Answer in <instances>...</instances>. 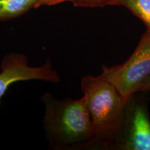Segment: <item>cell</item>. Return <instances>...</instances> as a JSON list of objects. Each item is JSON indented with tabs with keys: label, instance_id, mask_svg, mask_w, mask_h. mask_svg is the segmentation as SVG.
Segmentation results:
<instances>
[{
	"label": "cell",
	"instance_id": "cell-1",
	"mask_svg": "<svg viewBox=\"0 0 150 150\" xmlns=\"http://www.w3.org/2000/svg\"><path fill=\"white\" fill-rule=\"evenodd\" d=\"M41 99L45 106L44 128L54 146L70 147L94 141L93 122L85 97L58 100L47 93Z\"/></svg>",
	"mask_w": 150,
	"mask_h": 150
},
{
	"label": "cell",
	"instance_id": "cell-2",
	"mask_svg": "<svg viewBox=\"0 0 150 150\" xmlns=\"http://www.w3.org/2000/svg\"><path fill=\"white\" fill-rule=\"evenodd\" d=\"M81 86L93 122L94 141L115 140L125 122L127 103L102 74L83 76Z\"/></svg>",
	"mask_w": 150,
	"mask_h": 150
},
{
	"label": "cell",
	"instance_id": "cell-3",
	"mask_svg": "<svg viewBox=\"0 0 150 150\" xmlns=\"http://www.w3.org/2000/svg\"><path fill=\"white\" fill-rule=\"evenodd\" d=\"M102 74L128 102L150 76V33L145 31L134 53L122 64L103 65Z\"/></svg>",
	"mask_w": 150,
	"mask_h": 150
},
{
	"label": "cell",
	"instance_id": "cell-4",
	"mask_svg": "<svg viewBox=\"0 0 150 150\" xmlns=\"http://www.w3.org/2000/svg\"><path fill=\"white\" fill-rule=\"evenodd\" d=\"M31 80L59 83L60 76L50 60L41 66L31 67L24 54L11 53L4 56L1 60L0 72V105L1 99L11 84Z\"/></svg>",
	"mask_w": 150,
	"mask_h": 150
},
{
	"label": "cell",
	"instance_id": "cell-5",
	"mask_svg": "<svg viewBox=\"0 0 150 150\" xmlns=\"http://www.w3.org/2000/svg\"><path fill=\"white\" fill-rule=\"evenodd\" d=\"M116 139L121 149L150 150V119L145 102L134 96L128 101L125 122Z\"/></svg>",
	"mask_w": 150,
	"mask_h": 150
},
{
	"label": "cell",
	"instance_id": "cell-6",
	"mask_svg": "<svg viewBox=\"0 0 150 150\" xmlns=\"http://www.w3.org/2000/svg\"><path fill=\"white\" fill-rule=\"evenodd\" d=\"M38 0H0V22L11 20L35 8Z\"/></svg>",
	"mask_w": 150,
	"mask_h": 150
},
{
	"label": "cell",
	"instance_id": "cell-7",
	"mask_svg": "<svg viewBox=\"0 0 150 150\" xmlns=\"http://www.w3.org/2000/svg\"><path fill=\"white\" fill-rule=\"evenodd\" d=\"M116 5H122L141 20L150 33V0H116Z\"/></svg>",
	"mask_w": 150,
	"mask_h": 150
},
{
	"label": "cell",
	"instance_id": "cell-8",
	"mask_svg": "<svg viewBox=\"0 0 150 150\" xmlns=\"http://www.w3.org/2000/svg\"><path fill=\"white\" fill-rule=\"evenodd\" d=\"M75 6L103 7L108 5H116V0H71Z\"/></svg>",
	"mask_w": 150,
	"mask_h": 150
},
{
	"label": "cell",
	"instance_id": "cell-9",
	"mask_svg": "<svg viewBox=\"0 0 150 150\" xmlns=\"http://www.w3.org/2000/svg\"><path fill=\"white\" fill-rule=\"evenodd\" d=\"M65 1H71V0H38L35 8H38L41 6H52L59 4L65 2Z\"/></svg>",
	"mask_w": 150,
	"mask_h": 150
},
{
	"label": "cell",
	"instance_id": "cell-10",
	"mask_svg": "<svg viewBox=\"0 0 150 150\" xmlns=\"http://www.w3.org/2000/svg\"><path fill=\"white\" fill-rule=\"evenodd\" d=\"M150 91V76L140 86L138 93H146Z\"/></svg>",
	"mask_w": 150,
	"mask_h": 150
}]
</instances>
